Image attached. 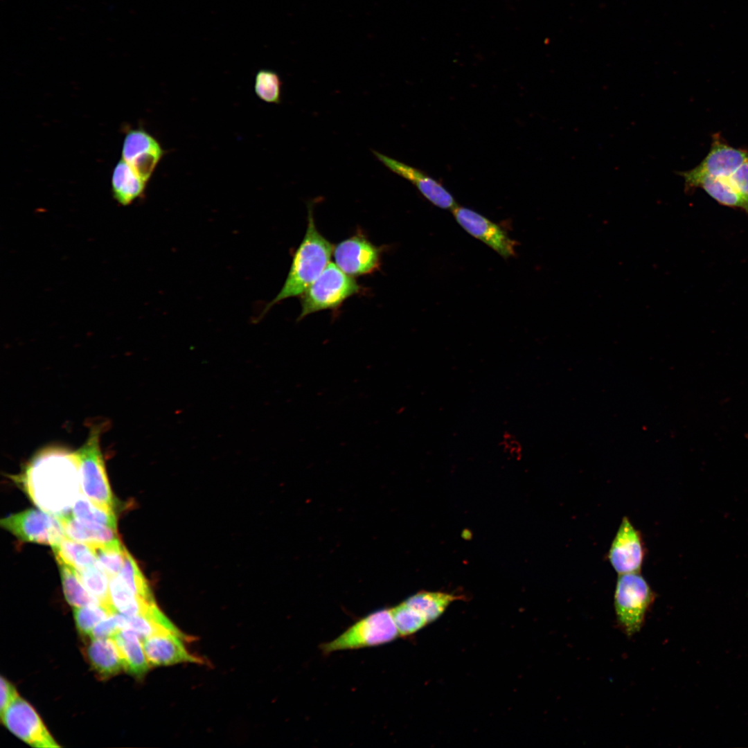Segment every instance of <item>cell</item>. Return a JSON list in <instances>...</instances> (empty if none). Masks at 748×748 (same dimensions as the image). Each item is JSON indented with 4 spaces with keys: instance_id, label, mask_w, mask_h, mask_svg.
I'll use <instances>...</instances> for the list:
<instances>
[{
    "instance_id": "6da1fadb",
    "label": "cell",
    "mask_w": 748,
    "mask_h": 748,
    "mask_svg": "<svg viewBox=\"0 0 748 748\" xmlns=\"http://www.w3.org/2000/svg\"><path fill=\"white\" fill-rule=\"evenodd\" d=\"M30 499L60 520L72 515L80 493V463L75 451L58 445L39 450L18 475Z\"/></svg>"
},
{
    "instance_id": "9a60e30c",
    "label": "cell",
    "mask_w": 748,
    "mask_h": 748,
    "mask_svg": "<svg viewBox=\"0 0 748 748\" xmlns=\"http://www.w3.org/2000/svg\"><path fill=\"white\" fill-rule=\"evenodd\" d=\"M181 636L169 630H163L142 640L144 651L150 666H169L179 663L202 664L199 657L190 653Z\"/></svg>"
},
{
    "instance_id": "9c48e42d",
    "label": "cell",
    "mask_w": 748,
    "mask_h": 748,
    "mask_svg": "<svg viewBox=\"0 0 748 748\" xmlns=\"http://www.w3.org/2000/svg\"><path fill=\"white\" fill-rule=\"evenodd\" d=\"M747 159L748 150L729 145L720 134H715L710 150L702 161L680 175L689 188L695 181L703 177L729 178Z\"/></svg>"
},
{
    "instance_id": "5bb4252c",
    "label": "cell",
    "mask_w": 748,
    "mask_h": 748,
    "mask_svg": "<svg viewBox=\"0 0 748 748\" xmlns=\"http://www.w3.org/2000/svg\"><path fill=\"white\" fill-rule=\"evenodd\" d=\"M372 152L391 171L411 182L434 206L451 211L458 206L452 194L440 183L424 172L375 150Z\"/></svg>"
},
{
    "instance_id": "52a82bcc",
    "label": "cell",
    "mask_w": 748,
    "mask_h": 748,
    "mask_svg": "<svg viewBox=\"0 0 748 748\" xmlns=\"http://www.w3.org/2000/svg\"><path fill=\"white\" fill-rule=\"evenodd\" d=\"M2 528L23 542L57 545L66 537L62 521L57 517L36 509L12 514L0 521Z\"/></svg>"
},
{
    "instance_id": "ac0fdd59",
    "label": "cell",
    "mask_w": 748,
    "mask_h": 748,
    "mask_svg": "<svg viewBox=\"0 0 748 748\" xmlns=\"http://www.w3.org/2000/svg\"><path fill=\"white\" fill-rule=\"evenodd\" d=\"M61 521L67 537L88 546L112 544L120 541L116 529L108 526L80 520L73 515Z\"/></svg>"
},
{
    "instance_id": "4fadbf2b",
    "label": "cell",
    "mask_w": 748,
    "mask_h": 748,
    "mask_svg": "<svg viewBox=\"0 0 748 748\" xmlns=\"http://www.w3.org/2000/svg\"><path fill=\"white\" fill-rule=\"evenodd\" d=\"M163 154L158 141L143 130H131L125 137L123 159L145 182L150 178Z\"/></svg>"
},
{
    "instance_id": "7a4b0ae2",
    "label": "cell",
    "mask_w": 748,
    "mask_h": 748,
    "mask_svg": "<svg viewBox=\"0 0 748 748\" xmlns=\"http://www.w3.org/2000/svg\"><path fill=\"white\" fill-rule=\"evenodd\" d=\"M334 247L318 231L312 206L309 205L305 235L294 254L281 290L268 304L266 310L287 298L301 296L330 262Z\"/></svg>"
},
{
    "instance_id": "e575fe53",
    "label": "cell",
    "mask_w": 748,
    "mask_h": 748,
    "mask_svg": "<svg viewBox=\"0 0 748 748\" xmlns=\"http://www.w3.org/2000/svg\"><path fill=\"white\" fill-rule=\"evenodd\" d=\"M0 684V715H1L19 695L12 684L3 676L1 677Z\"/></svg>"
},
{
    "instance_id": "e0dca14e",
    "label": "cell",
    "mask_w": 748,
    "mask_h": 748,
    "mask_svg": "<svg viewBox=\"0 0 748 748\" xmlns=\"http://www.w3.org/2000/svg\"><path fill=\"white\" fill-rule=\"evenodd\" d=\"M112 638L121 652L125 670L134 677H143L150 666L140 637L130 629H123Z\"/></svg>"
},
{
    "instance_id": "484cf974",
    "label": "cell",
    "mask_w": 748,
    "mask_h": 748,
    "mask_svg": "<svg viewBox=\"0 0 748 748\" xmlns=\"http://www.w3.org/2000/svg\"><path fill=\"white\" fill-rule=\"evenodd\" d=\"M75 571L84 587L93 597L101 604L112 607L109 601V578L99 563Z\"/></svg>"
},
{
    "instance_id": "277c9868",
    "label": "cell",
    "mask_w": 748,
    "mask_h": 748,
    "mask_svg": "<svg viewBox=\"0 0 748 748\" xmlns=\"http://www.w3.org/2000/svg\"><path fill=\"white\" fill-rule=\"evenodd\" d=\"M655 594L640 572L619 575L614 598L616 623L630 637L640 632Z\"/></svg>"
},
{
    "instance_id": "cb8c5ba5",
    "label": "cell",
    "mask_w": 748,
    "mask_h": 748,
    "mask_svg": "<svg viewBox=\"0 0 748 748\" xmlns=\"http://www.w3.org/2000/svg\"><path fill=\"white\" fill-rule=\"evenodd\" d=\"M66 600L74 607L101 604L84 587L74 568L57 560Z\"/></svg>"
},
{
    "instance_id": "f546056e",
    "label": "cell",
    "mask_w": 748,
    "mask_h": 748,
    "mask_svg": "<svg viewBox=\"0 0 748 748\" xmlns=\"http://www.w3.org/2000/svg\"><path fill=\"white\" fill-rule=\"evenodd\" d=\"M391 610L400 637L413 635L428 624L422 614L404 601Z\"/></svg>"
},
{
    "instance_id": "1f68e13d",
    "label": "cell",
    "mask_w": 748,
    "mask_h": 748,
    "mask_svg": "<svg viewBox=\"0 0 748 748\" xmlns=\"http://www.w3.org/2000/svg\"><path fill=\"white\" fill-rule=\"evenodd\" d=\"M123 629H130L134 631L141 640L161 631L168 630L149 616L144 615L125 616Z\"/></svg>"
},
{
    "instance_id": "4316f807",
    "label": "cell",
    "mask_w": 748,
    "mask_h": 748,
    "mask_svg": "<svg viewBox=\"0 0 748 748\" xmlns=\"http://www.w3.org/2000/svg\"><path fill=\"white\" fill-rule=\"evenodd\" d=\"M89 546L109 578L115 577L119 573L127 552L121 541Z\"/></svg>"
},
{
    "instance_id": "7402d4cb",
    "label": "cell",
    "mask_w": 748,
    "mask_h": 748,
    "mask_svg": "<svg viewBox=\"0 0 748 748\" xmlns=\"http://www.w3.org/2000/svg\"><path fill=\"white\" fill-rule=\"evenodd\" d=\"M56 560H61L80 571L98 563L91 548L82 542L69 537H64L56 546L52 547Z\"/></svg>"
},
{
    "instance_id": "2e32d148",
    "label": "cell",
    "mask_w": 748,
    "mask_h": 748,
    "mask_svg": "<svg viewBox=\"0 0 748 748\" xmlns=\"http://www.w3.org/2000/svg\"><path fill=\"white\" fill-rule=\"evenodd\" d=\"M84 654L100 679H107L125 670L119 649L113 638L89 639Z\"/></svg>"
},
{
    "instance_id": "30bf717a",
    "label": "cell",
    "mask_w": 748,
    "mask_h": 748,
    "mask_svg": "<svg viewBox=\"0 0 748 748\" xmlns=\"http://www.w3.org/2000/svg\"><path fill=\"white\" fill-rule=\"evenodd\" d=\"M332 255L336 265L353 277L371 274L380 265V249L362 234L339 242Z\"/></svg>"
},
{
    "instance_id": "83f0119b",
    "label": "cell",
    "mask_w": 748,
    "mask_h": 748,
    "mask_svg": "<svg viewBox=\"0 0 748 748\" xmlns=\"http://www.w3.org/2000/svg\"><path fill=\"white\" fill-rule=\"evenodd\" d=\"M118 576L135 596L149 601H154L145 577L128 551Z\"/></svg>"
},
{
    "instance_id": "f1b7e54d",
    "label": "cell",
    "mask_w": 748,
    "mask_h": 748,
    "mask_svg": "<svg viewBox=\"0 0 748 748\" xmlns=\"http://www.w3.org/2000/svg\"><path fill=\"white\" fill-rule=\"evenodd\" d=\"M116 611L103 604L74 607L73 618L79 633L89 637L93 629L103 620Z\"/></svg>"
},
{
    "instance_id": "44dd1931",
    "label": "cell",
    "mask_w": 748,
    "mask_h": 748,
    "mask_svg": "<svg viewBox=\"0 0 748 748\" xmlns=\"http://www.w3.org/2000/svg\"><path fill=\"white\" fill-rule=\"evenodd\" d=\"M145 184L124 159L118 162L113 171L112 185L114 197L119 204H130L143 194Z\"/></svg>"
},
{
    "instance_id": "4dcf8cb0",
    "label": "cell",
    "mask_w": 748,
    "mask_h": 748,
    "mask_svg": "<svg viewBox=\"0 0 748 748\" xmlns=\"http://www.w3.org/2000/svg\"><path fill=\"white\" fill-rule=\"evenodd\" d=\"M281 87L282 81L276 72L265 69L257 73L255 80V92L263 101L269 103H280Z\"/></svg>"
},
{
    "instance_id": "8fae6325",
    "label": "cell",
    "mask_w": 748,
    "mask_h": 748,
    "mask_svg": "<svg viewBox=\"0 0 748 748\" xmlns=\"http://www.w3.org/2000/svg\"><path fill=\"white\" fill-rule=\"evenodd\" d=\"M645 549L641 533L624 517L607 553V558L618 575L640 572Z\"/></svg>"
},
{
    "instance_id": "d6986e66",
    "label": "cell",
    "mask_w": 748,
    "mask_h": 748,
    "mask_svg": "<svg viewBox=\"0 0 748 748\" xmlns=\"http://www.w3.org/2000/svg\"><path fill=\"white\" fill-rule=\"evenodd\" d=\"M109 601L117 612L132 616L144 615L151 617L157 607L155 601H149L135 596L118 575L109 578Z\"/></svg>"
},
{
    "instance_id": "ba28073f",
    "label": "cell",
    "mask_w": 748,
    "mask_h": 748,
    "mask_svg": "<svg viewBox=\"0 0 748 748\" xmlns=\"http://www.w3.org/2000/svg\"><path fill=\"white\" fill-rule=\"evenodd\" d=\"M6 728L24 742L34 747L56 748L57 744L35 709L18 697L0 715Z\"/></svg>"
},
{
    "instance_id": "5b68a950",
    "label": "cell",
    "mask_w": 748,
    "mask_h": 748,
    "mask_svg": "<svg viewBox=\"0 0 748 748\" xmlns=\"http://www.w3.org/2000/svg\"><path fill=\"white\" fill-rule=\"evenodd\" d=\"M102 429L101 425L92 426L85 442L75 450L80 463V489L93 502L114 510L115 499L100 448Z\"/></svg>"
},
{
    "instance_id": "d6a6232c",
    "label": "cell",
    "mask_w": 748,
    "mask_h": 748,
    "mask_svg": "<svg viewBox=\"0 0 748 748\" xmlns=\"http://www.w3.org/2000/svg\"><path fill=\"white\" fill-rule=\"evenodd\" d=\"M125 616L114 612L100 621L92 630L89 639L112 638L125 627Z\"/></svg>"
},
{
    "instance_id": "836d02e7",
    "label": "cell",
    "mask_w": 748,
    "mask_h": 748,
    "mask_svg": "<svg viewBox=\"0 0 748 748\" xmlns=\"http://www.w3.org/2000/svg\"><path fill=\"white\" fill-rule=\"evenodd\" d=\"M729 179L740 193L748 200V159L729 177Z\"/></svg>"
},
{
    "instance_id": "d4e9b609",
    "label": "cell",
    "mask_w": 748,
    "mask_h": 748,
    "mask_svg": "<svg viewBox=\"0 0 748 748\" xmlns=\"http://www.w3.org/2000/svg\"><path fill=\"white\" fill-rule=\"evenodd\" d=\"M71 512L72 515L76 519L116 529L117 519L114 510L105 508L93 502L81 490L73 505Z\"/></svg>"
},
{
    "instance_id": "603a6c76",
    "label": "cell",
    "mask_w": 748,
    "mask_h": 748,
    "mask_svg": "<svg viewBox=\"0 0 748 748\" xmlns=\"http://www.w3.org/2000/svg\"><path fill=\"white\" fill-rule=\"evenodd\" d=\"M459 598L447 593L420 591L404 602L422 614L429 623L436 620L450 603Z\"/></svg>"
},
{
    "instance_id": "8992f818",
    "label": "cell",
    "mask_w": 748,
    "mask_h": 748,
    "mask_svg": "<svg viewBox=\"0 0 748 748\" xmlns=\"http://www.w3.org/2000/svg\"><path fill=\"white\" fill-rule=\"evenodd\" d=\"M360 290L361 287L353 276L335 263L330 262L301 296V311L298 320L314 312L336 309Z\"/></svg>"
},
{
    "instance_id": "ffe728a7",
    "label": "cell",
    "mask_w": 748,
    "mask_h": 748,
    "mask_svg": "<svg viewBox=\"0 0 748 748\" xmlns=\"http://www.w3.org/2000/svg\"><path fill=\"white\" fill-rule=\"evenodd\" d=\"M700 188L720 205L740 209L748 213V200L731 183L729 178L703 177L688 189Z\"/></svg>"
},
{
    "instance_id": "3957f363",
    "label": "cell",
    "mask_w": 748,
    "mask_h": 748,
    "mask_svg": "<svg viewBox=\"0 0 748 748\" xmlns=\"http://www.w3.org/2000/svg\"><path fill=\"white\" fill-rule=\"evenodd\" d=\"M400 637L391 610H375L348 627L332 641L319 645L323 654L384 645Z\"/></svg>"
},
{
    "instance_id": "7c38bea8",
    "label": "cell",
    "mask_w": 748,
    "mask_h": 748,
    "mask_svg": "<svg viewBox=\"0 0 748 748\" xmlns=\"http://www.w3.org/2000/svg\"><path fill=\"white\" fill-rule=\"evenodd\" d=\"M457 223L469 234L489 246L504 258L515 255L517 242L497 224L466 207L452 211Z\"/></svg>"
}]
</instances>
